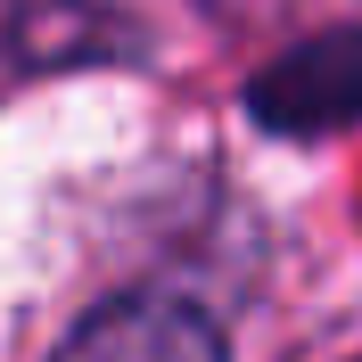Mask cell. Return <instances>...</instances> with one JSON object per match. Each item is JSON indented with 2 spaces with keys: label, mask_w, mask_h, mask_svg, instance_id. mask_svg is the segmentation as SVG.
I'll use <instances>...</instances> for the list:
<instances>
[{
  "label": "cell",
  "mask_w": 362,
  "mask_h": 362,
  "mask_svg": "<svg viewBox=\"0 0 362 362\" xmlns=\"http://www.w3.org/2000/svg\"><path fill=\"white\" fill-rule=\"evenodd\" d=\"M255 115L280 132H329L362 115V25L354 33H321V42L288 49L280 66L255 74Z\"/></svg>",
  "instance_id": "obj_1"
},
{
  "label": "cell",
  "mask_w": 362,
  "mask_h": 362,
  "mask_svg": "<svg viewBox=\"0 0 362 362\" xmlns=\"http://www.w3.org/2000/svg\"><path fill=\"white\" fill-rule=\"evenodd\" d=\"M58 362H223V338L181 296H115L58 346Z\"/></svg>",
  "instance_id": "obj_2"
},
{
  "label": "cell",
  "mask_w": 362,
  "mask_h": 362,
  "mask_svg": "<svg viewBox=\"0 0 362 362\" xmlns=\"http://www.w3.org/2000/svg\"><path fill=\"white\" fill-rule=\"evenodd\" d=\"M66 0H0V42H25L33 25H49Z\"/></svg>",
  "instance_id": "obj_3"
}]
</instances>
